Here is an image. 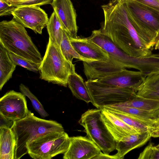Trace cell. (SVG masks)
Segmentation results:
<instances>
[{
    "instance_id": "obj_17",
    "label": "cell",
    "mask_w": 159,
    "mask_h": 159,
    "mask_svg": "<svg viewBox=\"0 0 159 159\" xmlns=\"http://www.w3.org/2000/svg\"><path fill=\"white\" fill-rule=\"evenodd\" d=\"M102 120L116 142L125 136L139 132L104 108L100 109Z\"/></svg>"
},
{
    "instance_id": "obj_33",
    "label": "cell",
    "mask_w": 159,
    "mask_h": 159,
    "mask_svg": "<svg viewBox=\"0 0 159 159\" xmlns=\"http://www.w3.org/2000/svg\"><path fill=\"white\" fill-rule=\"evenodd\" d=\"M0 129L11 128L14 121L7 119L1 114H0Z\"/></svg>"
},
{
    "instance_id": "obj_16",
    "label": "cell",
    "mask_w": 159,
    "mask_h": 159,
    "mask_svg": "<svg viewBox=\"0 0 159 159\" xmlns=\"http://www.w3.org/2000/svg\"><path fill=\"white\" fill-rule=\"evenodd\" d=\"M105 109L123 113L134 117L149 126L152 130V137H159V114L156 111H150L134 107L110 106Z\"/></svg>"
},
{
    "instance_id": "obj_8",
    "label": "cell",
    "mask_w": 159,
    "mask_h": 159,
    "mask_svg": "<svg viewBox=\"0 0 159 159\" xmlns=\"http://www.w3.org/2000/svg\"><path fill=\"white\" fill-rule=\"evenodd\" d=\"M70 143V137L65 131L48 132L28 144V154L34 159H50L65 153Z\"/></svg>"
},
{
    "instance_id": "obj_34",
    "label": "cell",
    "mask_w": 159,
    "mask_h": 159,
    "mask_svg": "<svg viewBox=\"0 0 159 159\" xmlns=\"http://www.w3.org/2000/svg\"><path fill=\"white\" fill-rule=\"evenodd\" d=\"M159 11V0H134Z\"/></svg>"
},
{
    "instance_id": "obj_14",
    "label": "cell",
    "mask_w": 159,
    "mask_h": 159,
    "mask_svg": "<svg viewBox=\"0 0 159 159\" xmlns=\"http://www.w3.org/2000/svg\"><path fill=\"white\" fill-rule=\"evenodd\" d=\"M146 77L139 71L130 70L125 68L96 80L104 84L131 89L136 93Z\"/></svg>"
},
{
    "instance_id": "obj_1",
    "label": "cell",
    "mask_w": 159,
    "mask_h": 159,
    "mask_svg": "<svg viewBox=\"0 0 159 159\" xmlns=\"http://www.w3.org/2000/svg\"><path fill=\"white\" fill-rule=\"evenodd\" d=\"M102 7L104 20L100 30L117 47L131 56L152 54L136 31L123 0H111Z\"/></svg>"
},
{
    "instance_id": "obj_31",
    "label": "cell",
    "mask_w": 159,
    "mask_h": 159,
    "mask_svg": "<svg viewBox=\"0 0 159 159\" xmlns=\"http://www.w3.org/2000/svg\"><path fill=\"white\" fill-rule=\"evenodd\" d=\"M53 0H23L15 5L14 7H17L24 6H40L43 5L51 4Z\"/></svg>"
},
{
    "instance_id": "obj_19",
    "label": "cell",
    "mask_w": 159,
    "mask_h": 159,
    "mask_svg": "<svg viewBox=\"0 0 159 159\" xmlns=\"http://www.w3.org/2000/svg\"><path fill=\"white\" fill-rule=\"evenodd\" d=\"M152 137L149 131L137 132L129 134L116 142L115 155L118 159H123L131 151L140 147L146 144Z\"/></svg>"
},
{
    "instance_id": "obj_32",
    "label": "cell",
    "mask_w": 159,
    "mask_h": 159,
    "mask_svg": "<svg viewBox=\"0 0 159 159\" xmlns=\"http://www.w3.org/2000/svg\"><path fill=\"white\" fill-rule=\"evenodd\" d=\"M16 8L9 5L2 0H0V16L11 15L12 11Z\"/></svg>"
},
{
    "instance_id": "obj_6",
    "label": "cell",
    "mask_w": 159,
    "mask_h": 159,
    "mask_svg": "<svg viewBox=\"0 0 159 159\" xmlns=\"http://www.w3.org/2000/svg\"><path fill=\"white\" fill-rule=\"evenodd\" d=\"M75 65L66 60L60 47L53 43L49 38L39 68L40 79L66 87L69 75L75 72Z\"/></svg>"
},
{
    "instance_id": "obj_13",
    "label": "cell",
    "mask_w": 159,
    "mask_h": 159,
    "mask_svg": "<svg viewBox=\"0 0 159 159\" xmlns=\"http://www.w3.org/2000/svg\"><path fill=\"white\" fill-rule=\"evenodd\" d=\"M51 5L64 30L70 37H77L76 14L71 1L53 0Z\"/></svg>"
},
{
    "instance_id": "obj_25",
    "label": "cell",
    "mask_w": 159,
    "mask_h": 159,
    "mask_svg": "<svg viewBox=\"0 0 159 159\" xmlns=\"http://www.w3.org/2000/svg\"><path fill=\"white\" fill-rule=\"evenodd\" d=\"M46 27L49 38L53 43L60 47L64 30L54 11L49 19Z\"/></svg>"
},
{
    "instance_id": "obj_35",
    "label": "cell",
    "mask_w": 159,
    "mask_h": 159,
    "mask_svg": "<svg viewBox=\"0 0 159 159\" xmlns=\"http://www.w3.org/2000/svg\"><path fill=\"white\" fill-rule=\"evenodd\" d=\"M118 159L117 157L115 154L110 155L109 154H106L102 152H101L98 155L95 157L93 159Z\"/></svg>"
},
{
    "instance_id": "obj_15",
    "label": "cell",
    "mask_w": 159,
    "mask_h": 159,
    "mask_svg": "<svg viewBox=\"0 0 159 159\" xmlns=\"http://www.w3.org/2000/svg\"><path fill=\"white\" fill-rule=\"evenodd\" d=\"M83 62L84 72L87 80H98L125 69L109 57L105 61H92Z\"/></svg>"
},
{
    "instance_id": "obj_39",
    "label": "cell",
    "mask_w": 159,
    "mask_h": 159,
    "mask_svg": "<svg viewBox=\"0 0 159 159\" xmlns=\"http://www.w3.org/2000/svg\"><path fill=\"white\" fill-rule=\"evenodd\" d=\"M157 147H159V143L156 146Z\"/></svg>"
},
{
    "instance_id": "obj_21",
    "label": "cell",
    "mask_w": 159,
    "mask_h": 159,
    "mask_svg": "<svg viewBox=\"0 0 159 159\" xmlns=\"http://www.w3.org/2000/svg\"><path fill=\"white\" fill-rule=\"evenodd\" d=\"M15 143L11 128L0 129V159H14Z\"/></svg>"
},
{
    "instance_id": "obj_18",
    "label": "cell",
    "mask_w": 159,
    "mask_h": 159,
    "mask_svg": "<svg viewBox=\"0 0 159 159\" xmlns=\"http://www.w3.org/2000/svg\"><path fill=\"white\" fill-rule=\"evenodd\" d=\"M71 44L81 55L94 61H105L109 58L108 53L97 44L89 41L87 38L77 36L70 37Z\"/></svg>"
},
{
    "instance_id": "obj_11",
    "label": "cell",
    "mask_w": 159,
    "mask_h": 159,
    "mask_svg": "<svg viewBox=\"0 0 159 159\" xmlns=\"http://www.w3.org/2000/svg\"><path fill=\"white\" fill-rule=\"evenodd\" d=\"M25 97L13 90L6 93L0 99V114L14 121L25 118L29 111Z\"/></svg>"
},
{
    "instance_id": "obj_5",
    "label": "cell",
    "mask_w": 159,
    "mask_h": 159,
    "mask_svg": "<svg viewBox=\"0 0 159 159\" xmlns=\"http://www.w3.org/2000/svg\"><path fill=\"white\" fill-rule=\"evenodd\" d=\"M139 37L152 49L159 34V11L134 0H123Z\"/></svg>"
},
{
    "instance_id": "obj_22",
    "label": "cell",
    "mask_w": 159,
    "mask_h": 159,
    "mask_svg": "<svg viewBox=\"0 0 159 159\" xmlns=\"http://www.w3.org/2000/svg\"><path fill=\"white\" fill-rule=\"evenodd\" d=\"M16 66L10 58L7 51L0 44V89L12 77Z\"/></svg>"
},
{
    "instance_id": "obj_12",
    "label": "cell",
    "mask_w": 159,
    "mask_h": 159,
    "mask_svg": "<svg viewBox=\"0 0 159 159\" xmlns=\"http://www.w3.org/2000/svg\"><path fill=\"white\" fill-rule=\"evenodd\" d=\"M101 150L91 140L86 137H70V143L64 159H93Z\"/></svg>"
},
{
    "instance_id": "obj_2",
    "label": "cell",
    "mask_w": 159,
    "mask_h": 159,
    "mask_svg": "<svg viewBox=\"0 0 159 159\" xmlns=\"http://www.w3.org/2000/svg\"><path fill=\"white\" fill-rule=\"evenodd\" d=\"M87 39L100 46L109 57L123 68L136 69L146 77L159 73V53L145 57L131 56L117 47L100 29L93 31Z\"/></svg>"
},
{
    "instance_id": "obj_36",
    "label": "cell",
    "mask_w": 159,
    "mask_h": 159,
    "mask_svg": "<svg viewBox=\"0 0 159 159\" xmlns=\"http://www.w3.org/2000/svg\"><path fill=\"white\" fill-rule=\"evenodd\" d=\"M9 5L14 6L23 0H2Z\"/></svg>"
},
{
    "instance_id": "obj_26",
    "label": "cell",
    "mask_w": 159,
    "mask_h": 159,
    "mask_svg": "<svg viewBox=\"0 0 159 159\" xmlns=\"http://www.w3.org/2000/svg\"><path fill=\"white\" fill-rule=\"evenodd\" d=\"M60 48L64 57L66 60L71 62H72L74 58L82 61H94L88 59L80 55L71 44L70 37L65 31L63 33Z\"/></svg>"
},
{
    "instance_id": "obj_9",
    "label": "cell",
    "mask_w": 159,
    "mask_h": 159,
    "mask_svg": "<svg viewBox=\"0 0 159 159\" xmlns=\"http://www.w3.org/2000/svg\"><path fill=\"white\" fill-rule=\"evenodd\" d=\"M92 104L97 108L125 102L137 95L133 90L101 83L96 80L85 82Z\"/></svg>"
},
{
    "instance_id": "obj_10",
    "label": "cell",
    "mask_w": 159,
    "mask_h": 159,
    "mask_svg": "<svg viewBox=\"0 0 159 159\" xmlns=\"http://www.w3.org/2000/svg\"><path fill=\"white\" fill-rule=\"evenodd\" d=\"M13 18L25 27L41 34L46 26L49 18L45 11L38 6L16 7L12 11Z\"/></svg>"
},
{
    "instance_id": "obj_37",
    "label": "cell",
    "mask_w": 159,
    "mask_h": 159,
    "mask_svg": "<svg viewBox=\"0 0 159 159\" xmlns=\"http://www.w3.org/2000/svg\"><path fill=\"white\" fill-rule=\"evenodd\" d=\"M154 48L155 50L159 49V34L156 39Z\"/></svg>"
},
{
    "instance_id": "obj_30",
    "label": "cell",
    "mask_w": 159,
    "mask_h": 159,
    "mask_svg": "<svg viewBox=\"0 0 159 159\" xmlns=\"http://www.w3.org/2000/svg\"><path fill=\"white\" fill-rule=\"evenodd\" d=\"M138 159H159V147L151 143L140 153Z\"/></svg>"
},
{
    "instance_id": "obj_38",
    "label": "cell",
    "mask_w": 159,
    "mask_h": 159,
    "mask_svg": "<svg viewBox=\"0 0 159 159\" xmlns=\"http://www.w3.org/2000/svg\"><path fill=\"white\" fill-rule=\"evenodd\" d=\"M156 112L157 113L159 114V108L158 109H157V110H156Z\"/></svg>"
},
{
    "instance_id": "obj_28",
    "label": "cell",
    "mask_w": 159,
    "mask_h": 159,
    "mask_svg": "<svg viewBox=\"0 0 159 159\" xmlns=\"http://www.w3.org/2000/svg\"><path fill=\"white\" fill-rule=\"evenodd\" d=\"M19 89L22 94L30 99L34 109L42 117L45 118L48 116L42 104L28 87L23 84H21L19 86Z\"/></svg>"
},
{
    "instance_id": "obj_20",
    "label": "cell",
    "mask_w": 159,
    "mask_h": 159,
    "mask_svg": "<svg viewBox=\"0 0 159 159\" xmlns=\"http://www.w3.org/2000/svg\"><path fill=\"white\" fill-rule=\"evenodd\" d=\"M67 85L76 98L87 103H92V99L85 82L82 77L75 72L69 75Z\"/></svg>"
},
{
    "instance_id": "obj_27",
    "label": "cell",
    "mask_w": 159,
    "mask_h": 159,
    "mask_svg": "<svg viewBox=\"0 0 159 159\" xmlns=\"http://www.w3.org/2000/svg\"><path fill=\"white\" fill-rule=\"evenodd\" d=\"M128 125L134 129L139 132H150L152 134V132L148 125L135 118L128 115L115 111L108 110Z\"/></svg>"
},
{
    "instance_id": "obj_3",
    "label": "cell",
    "mask_w": 159,
    "mask_h": 159,
    "mask_svg": "<svg viewBox=\"0 0 159 159\" xmlns=\"http://www.w3.org/2000/svg\"><path fill=\"white\" fill-rule=\"evenodd\" d=\"M25 28L13 18L0 22V44L7 52L40 64L41 54Z\"/></svg>"
},
{
    "instance_id": "obj_23",
    "label": "cell",
    "mask_w": 159,
    "mask_h": 159,
    "mask_svg": "<svg viewBox=\"0 0 159 159\" xmlns=\"http://www.w3.org/2000/svg\"><path fill=\"white\" fill-rule=\"evenodd\" d=\"M136 93L144 97L159 100V73L146 77Z\"/></svg>"
},
{
    "instance_id": "obj_29",
    "label": "cell",
    "mask_w": 159,
    "mask_h": 159,
    "mask_svg": "<svg viewBox=\"0 0 159 159\" xmlns=\"http://www.w3.org/2000/svg\"><path fill=\"white\" fill-rule=\"evenodd\" d=\"M9 56L13 62L17 66H21L34 72L39 71L40 64H38L20 56L8 52Z\"/></svg>"
},
{
    "instance_id": "obj_4",
    "label": "cell",
    "mask_w": 159,
    "mask_h": 159,
    "mask_svg": "<svg viewBox=\"0 0 159 159\" xmlns=\"http://www.w3.org/2000/svg\"><path fill=\"white\" fill-rule=\"evenodd\" d=\"M11 129L15 143L14 159L28 153L27 145L37 137L50 132L64 131L61 124L38 118L30 111L25 118L14 121Z\"/></svg>"
},
{
    "instance_id": "obj_24",
    "label": "cell",
    "mask_w": 159,
    "mask_h": 159,
    "mask_svg": "<svg viewBox=\"0 0 159 159\" xmlns=\"http://www.w3.org/2000/svg\"><path fill=\"white\" fill-rule=\"evenodd\" d=\"M112 106H125L143 110L152 111L159 108V100L138 95L125 102Z\"/></svg>"
},
{
    "instance_id": "obj_7",
    "label": "cell",
    "mask_w": 159,
    "mask_h": 159,
    "mask_svg": "<svg viewBox=\"0 0 159 159\" xmlns=\"http://www.w3.org/2000/svg\"><path fill=\"white\" fill-rule=\"evenodd\" d=\"M99 109H89L82 114L79 121L84 128L88 137L105 154L116 149V142L103 122Z\"/></svg>"
}]
</instances>
